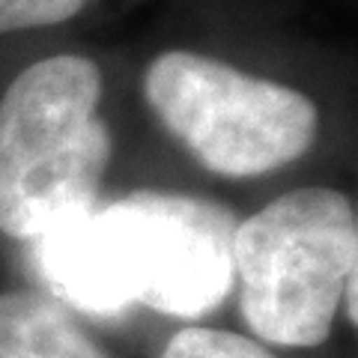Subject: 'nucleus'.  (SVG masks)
Instances as JSON below:
<instances>
[{"label":"nucleus","mask_w":358,"mask_h":358,"mask_svg":"<svg viewBox=\"0 0 358 358\" xmlns=\"http://www.w3.org/2000/svg\"><path fill=\"white\" fill-rule=\"evenodd\" d=\"M236 227L218 200L141 188L30 239L27 260L69 310L110 320L150 308L200 320L236 287Z\"/></svg>","instance_id":"nucleus-1"},{"label":"nucleus","mask_w":358,"mask_h":358,"mask_svg":"<svg viewBox=\"0 0 358 358\" xmlns=\"http://www.w3.org/2000/svg\"><path fill=\"white\" fill-rule=\"evenodd\" d=\"M0 358H110L48 293H0Z\"/></svg>","instance_id":"nucleus-5"},{"label":"nucleus","mask_w":358,"mask_h":358,"mask_svg":"<svg viewBox=\"0 0 358 358\" xmlns=\"http://www.w3.org/2000/svg\"><path fill=\"white\" fill-rule=\"evenodd\" d=\"M102 69L81 54L27 66L0 99V230L36 239L102 194L110 131L99 117Z\"/></svg>","instance_id":"nucleus-2"},{"label":"nucleus","mask_w":358,"mask_h":358,"mask_svg":"<svg viewBox=\"0 0 358 358\" xmlns=\"http://www.w3.org/2000/svg\"><path fill=\"white\" fill-rule=\"evenodd\" d=\"M355 263L358 215L343 192L308 185L275 197L233 239L245 322L275 346H322Z\"/></svg>","instance_id":"nucleus-3"},{"label":"nucleus","mask_w":358,"mask_h":358,"mask_svg":"<svg viewBox=\"0 0 358 358\" xmlns=\"http://www.w3.org/2000/svg\"><path fill=\"white\" fill-rule=\"evenodd\" d=\"M143 93L162 126L218 176H260L293 164L320 134V110L301 90L194 51L159 54Z\"/></svg>","instance_id":"nucleus-4"},{"label":"nucleus","mask_w":358,"mask_h":358,"mask_svg":"<svg viewBox=\"0 0 358 358\" xmlns=\"http://www.w3.org/2000/svg\"><path fill=\"white\" fill-rule=\"evenodd\" d=\"M162 358H278L272 350L236 331L192 326L176 331Z\"/></svg>","instance_id":"nucleus-6"},{"label":"nucleus","mask_w":358,"mask_h":358,"mask_svg":"<svg viewBox=\"0 0 358 358\" xmlns=\"http://www.w3.org/2000/svg\"><path fill=\"white\" fill-rule=\"evenodd\" d=\"M87 0H0V33L51 27L75 18Z\"/></svg>","instance_id":"nucleus-7"}]
</instances>
